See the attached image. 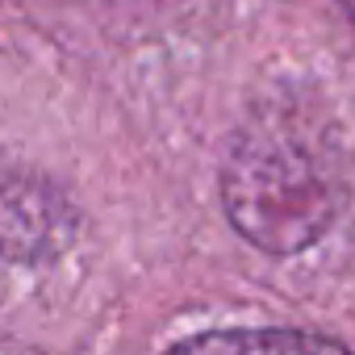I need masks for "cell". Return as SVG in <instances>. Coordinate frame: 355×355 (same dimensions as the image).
Returning <instances> with one entry per match:
<instances>
[{
  "mask_svg": "<svg viewBox=\"0 0 355 355\" xmlns=\"http://www.w3.org/2000/svg\"><path fill=\"white\" fill-rule=\"evenodd\" d=\"M230 226L272 255L313 247L343 205V180L326 138L297 117L259 113L230 146L222 171Z\"/></svg>",
  "mask_w": 355,
  "mask_h": 355,
  "instance_id": "obj_1",
  "label": "cell"
},
{
  "mask_svg": "<svg viewBox=\"0 0 355 355\" xmlns=\"http://www.w3.org/2000/svg\"><path fill=\"white\" fill-rule=\"evenodd\" d=\"M163 355H355L309 330H214L167 347Z\"/></svg>",
  "mask_w": 355,
  "mask_h": 355,
  "instance_id": "obj_2",
  "label": "cell"
},
{
  "mask_svg": "<svg viewBox=\"0 0 355 355\" xmlns=\"http://www.w3.org/2000/svg\"><path fill=\"white\" fill-rule=\"evenodd\" d=\"M55 218V209L46 214V201L26 197V189H13V197H0V247L9 255H26V239L42 243L55 226L46 222Z\"/></svg>",
  "mask_w": 355,
  "mask_h": 355,
  "instance_id": "obj_3",
  "label": "cell"
},
{
  "mask_svg": "<svg viewBox=\"0 0 355 355\" xmlns=\"http://www.w3.org/2000/svg\"><path fill=\"white\" fill-rule=\"evenodd\" d=\"M338 5H343V13H347V17L355 21V0H338Z\"/></svg>",
  "mask_w": 355,
  "mask_h": 355,
  "instance_id": "obj_4",
  "label": "cell"
}]
</instances>
